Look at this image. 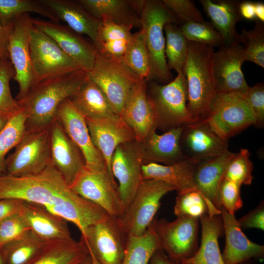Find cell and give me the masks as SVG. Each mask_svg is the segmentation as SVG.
I'll list each match as a JSON object with an SVG mask.
<instances>
[{
	"instance_id": "35",
	"label": "cell",
	"mask_w": 264,
	"mask_h": 264,
	"mask_svg": "<svg viewBox=\"0 0 264 264\" xmlns=\"http://www.w3.org/2000/svg\"><path fill=\"white\" fill-rule=\"evenodd\" d=\"M84 242L72 238L50 241L32 264H79L88 254Z\"/></svg>"
},
{
	"instance_id": "20",
	"label": "cell",
	"mask_w": 264,
	"mask_h": 264,
	"mask_svg": "<svg viewBox=\"0 0 264 264\" xmlns=\"http://www.w3.org/2000/svg\"><path fill=\"white\" fill-rule=\"evenodd\" d=\"M235 153L229 150L221 154L202 160L196 164L193 180L203 197L210 216L221 214L218 191L227 166Z\"/></svg>"
},
{
	"instance_id": "56",
	"label": "cell",
	"mask_w": 264,
	"mask_h": 264,
	"mask_svg": "<svg viewBox=\"0 0 264 264\" xmlns=\"http://www.w3.org/2000/svg\"><path fill=\"white\" fill-rule=\"evenodd\" d=\"M79 264H100L97 260L89 253Z\"/></svg>"
},
{
	"instance_id": "10",
	"label": "cell",
	"mask_w": 264,
	"mask_h": 264,
	"mask_svg": "<svg viewBox=\"0 0 264 264\" xmlns=\"http://www.w3.org/2000/svg\"><path fill=\"white\" fill-rule=\"evenodd\" d=\"M29 47L36 84L82 69L52 38L33 24L30 32Z\"/></svg>"
},
{
	"instance_id": "28",
	"label": "cell",
	"mask_w": 264,
	"mask_h": 264,
	"mask_svg": "<svg viewBox=\"0 0 264 264\" xmlns=\"http://www.w3.org/2000/svg\"><path fill=\"white\" fill-rule=\"evenodd\" d=\"M239 0H199L214 28L222 37L224 44L240 43L237 22L242 20L239 10Z\"/></svg>"
},
{
	"instance_id": "17",
	"label": "cell",
	"mask_w": 264,
	"mask_h": 264,
	"mask_svg": "<svg viewBox=\"0 0 264 264\" xmlns=\"http://www.w3.org/2000/svg\"><path fill=\"white\" fill-rule=\"evenodd\" d=\"M55 119L80 149L87 168L93 171L108 170L104 158L92 141L85 118L74 107L69 98L58 107Z\"/></svg>"
},
{
	"instance_id": "27",
	"label": "cell",
	"mask_w": 264,
	"mask_h": 264,
	"mask_svg": "<svg viewBox=\"0 0 264 264\" xmlns=\"http://www.w3.org/2000/svg\"><path fill=\"white\" fill-rule=\"evenodd\" d=\"M40 0L59 21L66 22L76 33L88 36L93 44L94 43L101 21L89 13L77 0Z\"/></svg>"
},
{
	"instance_id": "30",
	"label": "cell",
	"mask_w": 264,
	"mask_h": 264,
	"mask_svg": "<svg viewBox=\"0 0 264 264\" xmlns=\"http://www.w3.org/2000/svg\"><path fill=\"white\" fill-rule=\"evenodd\" d=\"M89 13L100 21L141 28L140 14L133 0H78Z\"/></svg>"
},
{
	"instance_id": "44",
	"label": "cell",
	"mask_w": 264,
	"mask_h": 264,
	"mask_svg": "<svg viewBox=\"0 0 264 264\" xmlns=\"http://www.w3.org/2000/svg\"><path fill=\"white\" fill-rule=\"evenodd\" d=\"M180 28L188 41L213 47L224 44L222 37L210 22H187L181 24Z\"/></svg>"
},
{
	"instance_id": "39",
	"label": "cell",
	"mask_w": 264,
	"mask_h": 264,
	"mask_svg": "<svg viewBox=\"0 0 264 264\" xmlns=\"http://www.w3.org/2000/svg\"><path fill=\"white\" fill-rule=\"evenodd\" d=\"M123 61L127 67L140 80L149 81V58L141 30L132 34Z\"/></svg>"
},
{
	"instance_id": "61",
	"label": "cell",
	"mask_w": 264,
	"mask_h": 264,
	"mask_svg": "<svg viewBox=\"0 0 264 264\" xmlns=\"http://www.w3.org/2000/svg\"><path fill=\"white\" fill-rule=\"evenodd\" d=\"M0 60H1V59L0 58Z\"/></svg>"
},
{
	"instance_id": "18",
	"label": "cell",
	"mask_w": 264,
	"mask_h": 264,
	"mask_svg": "<svg viewBox=\"0 0 264 264\" xmlns=\"http://www.w3.org/2000/svg\"><path fill=\"white\" fill-rule=\"evenodd\" d=\"M180 147L185 159L196 163L228 150V141L214 132L205 119L183 126Z\"/></svg>"
},
{
	"instance_id": "23",
	"label": "cell",
	"mask_w": 264,
	"mask_h": 264,
	"mask_svg": "<svg viewBox=\"0 0 264 264\" xmlns=\"http://www.w3.org/2000/svg\"><path fill=\"white\" fill-rule=\"evenodd\" d=\"M223 231L225 236V247L222 258L224 264H241L252 258L262 259L264 246L255 243L245 236L234 215L221 207Z\"/></svg>"
},
{
	"instance_id": "3",
	"label": "cell",
	"mask_w": 264,
	"mask_h": 264,
	"mask_svg": "<svg viewBox=\"0 0 264 264\" xmlns=\"http://www.w3.org/2000/svg\"><path fill=\"white\" fill-rule=\"evenodd\" d=\"M214 52L213 46L188 41L182 71L187 83V109L193 122L208 117L218 94L212 69Z\"/></svg>"
},
{
	"instance_id": "43",
	"label": "cell",
	"mask_w": 264,
	"mask_h": 264,
	"mask_svg": "<svg viewBox=\"0 0 264 264\" xmlns=\"http://www.w3.org/2000/svg\"><path fill=\"white\" fill-rule=\"evenodd\" d=\"M250 154L247 149H242L239 153H235L227 166L223 178L241 186L250 185L253 179V166Z\"/></svg>"
},
{
	"instance_id": "38",
	"label": "cell",
	"mask_w": 264,
	"mask_h": 264,
	"mask_svg": "<svg viewBox=\"0 0 264 264\" xmlns=\"http://www.w3.org/2000/svg\"><path fill=\"white\" fill-rule=\"evenodd\" d=\"M164 31L166 35L165 55L168 66L170 70H182L186 59L188 41L176 23L166 24Z\"/></svg>"
},
{
	"instance_id": "32",
	"label": "cell",
	"mask_w": 264,
	"mask_h": 264,
	"mask_svg": "<svg viewBox=\"0 0 264 264\" xmlns=\"http://www.w3.org/2000/svg\"><path fill=\"white\" fill-rule=\"evenodd\" d=\"M132 26L104 21L101 22L93 44L97 52L103 57L123 61L132 36Z\"/></svg>"
},
{
	"instance_id": "34",
	"label": "cell",
	"mask_w": 264,
	"mask_h": 264,
	"mask_svg": "<svg viewBox=\"0 0 264 264\" xmlns=\"http://www.w3.org/2000/svg\"><path fill=\"white\" fill-rule=\"evenodd\" d=\"M31 230L0 248L4 264H32L48 242Z\"/></svg>"
},
{
	"instance_id": "54",
	"label": "cell",
	"mask_w": 264,
	"mask_h": 264,
	"mask_svg": "<svg viewBox=\"0 0 264 264\" xmlns=\"http://www.w3.org/2000/svg\"><path fill=\"white\" fill-rule=\"evenodd\" d=\"M149 264H182L170 258L161 248L156 250L152 255Z\"/></svg>"
},
{
	"instance_id": "52",
	"label": "cell",
	"mask_w": 264,
	"mask_h": 264,
	"mask_svg": "<svg viewBox=\"0 0 264 264\" xmlns=\"http://www.w3.org/2000/svg\"><path fill=\"white\" fill-rule=\"evenodd\" d=\"M11 26L6 27L0 23V58H9L7 48Z\"/></svg>"
},
{
	"instance_id": "26",
	"label": "cell",
	"mask_w": 264,
	"mask_h": 264,
	"mask_svg": "<svg viewBox=\"0 0 264 264\" xmlns=\"http://www.w3.org/2000/svg\"><path fill=\"white\" fill-rule=\"evenodd\" d=\"M22 213L30 228L47 242L72 238L67 221L41 205L23 201Z\"/></svg>"
},
{
	"instance_id": "60",
	"label": "cell",
	"mask_w": 264,
	"mask_h": 264,
	"mask_svg": "<svg viewBox=\"0 0 264 264\" xmlns=\"http://www.w3.org/2000/svg\"><path fill=\"white\" fill-rule=\"evenodd\" d=\"M2 174H5L4 171L0 168V175Z\"/></svg>"
},
{
	"instance_id": "47",
	"label": "cell",
	"mask_w": 264,
	"mask_h": 264,
	"mask_svg": "<svg viewBox=\"0 0 264 264\" xmlns=\"http://www.w3.org/2000/svg\"><path fill=\"white\" fill-rule=\"evenodd\" d=\"M241 185L233 181L223 178L218 191L219 202L227 212L234 215L236 211L242 207Z\"/></svg>"
},
{
	"instance_id": "31",
	"label": "cell",
	"mask_w": 264,
	"mask_h": 264,
	"mask_svg": "<svg viewBox=\"0 0 264 264\" xmlns=\"http://www.w3.org/2000/svg\"><path fill=\"white\" fill-rule=\"evenodd\" d=\"M201 226L200 246L182 264H224L219 245V238L223 230L221 215L205 214L199 218Z\"/></svg>"
},
{
	"instance_id": "49",
	"label": "cell",
	"mask_w": 264,
	"mask_h": 264,
	"mask_svg": "<svg viewBox=\"0 0 264 264\" xmlns=\"http://www.w3.org/2000/svg\"><path fill=\"white\" fill-rule=\"evenodd\" d=\"M255 117V126L263 128L264 125V85L259 83L249 87L243 95Z\"/></svg>"
},
{
	"instance_id": "15",
	"label": "cell",
	"mask_w": 264,
	"mask_h": 264,
	"mask_svg": "<svg viewBox=\"0 0 264 264\" xmlns=\"http://www.w3.org/2000/svg\"><path fill=\"white\" fill-rule=\"evenodd\" d=\"M143 164L141 144L136 140L120 144L113 154L111 171L118 181V192L125 208L143 180Z\"/></svg>"
},
{
	"instance_id": "25",
	"label": "cell",
	"mask_w": 264,
	"mask_h": 264,
	"mask_svg": "<svg viewBox=\"0 0 264 264\" xmlns=\"http://www.w3.org/2000/svg\"><path fill=\"white\" fill-rule=\"evenodd\" d=\"M182 127L162 134L152 132L140 142L143 164L155 163L170 165L185 160L180 147Z\"/></svg>"
},
{
	"instance_id": "40",
	"label": "cell",
	"mask_w": 264,
	"mask_h": 264,
	"mask_svg": "<svg viewBox=\"0 0 264 264\" xmlns=\"http://www.w3.org/2000/svg\"><path fill=\"white\" fill-rule=\"evenodd\" d=\"M245 61L252 62L264 68V23L255 20L254 27L250 30L242 29L239 35Z\"/></svg>"
},
{
	"instance_id": "4",
	"label": "cell",
	"mask_w": 264,
	"mask_h": 264,
	"mask_svg": "<svg viewBox=\"0 0 264 264\" xmlns=\"http://www.w3.org/2000/svg\"><path fill=\"white\" fill-rule=\"evenodd\" d=\"M140 22V30L149 58V81L168 83L172 74L165 55L164 27L169 22H177V20L162 0H145Z\"/></svg>"
},
{
	"instance_id": "1",
	"label": "cell",
	"mask_w": 264,
	"mask_h": 264,
	"mask_svg": "<svg viewBox=\"0 0 264 264\" xmlns=\"http://www.w3.org/2000/svg\"><path fill=\"white\" fill-rule=\"evenodd\" d=\"M15 198L38 204L74 224L81 235L110 215L75 193L51 163L41 172L16 177L0 175V199Z\"/></svg>"
},
{
	"instance_id": "59",
	"label": "cell",
	"mask_w": 264,
	"mask_h": 264,
	"mask_svg": "<svg viewBox=\"0 0 264 264\" xmlns=\"http://www.w3.org/2000/svg\"><path fill=\"white\" fill-rule=\"evenodd\" d=\"M241 264H253L252 263L249 262V261L244 262V263H242Z\"/></svg>"
},
{
	"instance_id": "6",
	"label": "cell",
	"mask_w": 264,
	"mask_h": 264,
	"mask_svg": "<svg viewBox=\"0 0 264 264\" xmlns=\"http://www.w3.org/2000/svg\"><path fill=\"white\" fill-rule=\"evenodd\" d=\"M174 190V187L164 182L143 180L123 214L117 218L122 230L127 235L144 234L154 219L162 197Z\"/></svg>"
},
{
	"instance_id": "37",
	"label": "cell",
	"mask_w": 264,
	"mask_h": 264,
	"mask_svg": "<svg viewBox=\"0 0 264 264\" xmlns=\"http://www.w3.org/2000/svg\"><path fill=\"white\" fill-rule=\"evenodd\" d=\"M30 13H35L60 23L55 14L40 0H0V23L4 27H10L17 18Z\"/></svg>"
},
{
	"instance_id": "55",
	"label": "cell",
	"mask_w": 264,
	"mask_h": 264,
	"mask_svg": "<svg viewBox=\"0 0 264 264\" xmlns=\"http://www.w3.org/2000/svg\"><path fill=\"white\" fill-rule=\"evenodd\" d=\"M255 12L256 20L264 22V3L263 2H255Z\"/></svg>"
},
{
	"instance_id": "13",
	"label": "cell",
	"mask_w": 264,
	"mask_h": 264,
	"mask_svg": "<svg viewBox=\"0 0 264 264\" xmlns=\"http://www.w3.org/2000/svg\"><path fill=\"white\" fill-rule=\"evenodd\" d=\"M76 194L104 210L110 216L119 218L125 207L116 181L107 170L93 171L85 166L70 185Z\"/></svg>"
},
{
	"instance_id": "41",
	"label": "cell",
	"mask_w": 264,
	"mask_h": 264,
	"mask_svg": "<svg viewBox=\"0 0 264 264\" xmlns=\"http://www.w3.org/2000/svg\"><path fill=\"white\" fill-rule=\"evenodd\" d=\"M26 119V115L22 108L9 119L0 132V168L4 172L5 156L17 146L24 134Z\"/></svg>"
},
{
	"instance_id": "48",
	"label": "cell",
	"mask_w": 264,
	"mask_h": 264,
	"mask_svg": "<svg viewBox=\"0 0 264 264\" xmlns=\"http://www.w3.org/2000/svg\"><path fill=\"white\" fill-rule=\"evenodd\" d=\"M30 230L22 210L5 219L0 222V248Z\"/></svg>"
},
{
	"instance_id": "33",
	"label": "cell",
	"mask_w": 264,
	"mask_h": 264,
	"mask_svg": "<svg viewBox=\"0 0 264 264\" xmlns=\"http://www.w3.org/2000/svg\"><path fill=\"white\" fill-rule=\"evenodd\" d=\"M69 99L85 119L119 117L114 113L101 89L89 78Z\"/></svg>"
},
{
	"instance_id": "19",
	"label": "cell",
	"mask_w": 264,
	"mask_h": 264,
	"mask_svg": "<svg viewBox=\"0 0 264 264\" xmlns=\"http://www.w3.org/2000/svg\"><path fill=\"white\" fill-rule=\"evenodd\" d=\"M32 22L35 27L52 38L82 69L88 72L92 69L97 54L93 44L67 25L32 18Z\"/></svg>"
},
{
	"instance_id": "58",
	"label": "cell",
	"mask_w": 264,
	"mask_h": 264,
	"mask_svg": "<svg viewBox=\"0 0 264 264\" xmlns=\"http://www.w3.org/2000/svg\"><path fill=\"white\" fill-rule=\"evenodd\" d=\"M0 264H4L0 252Z\"/></svg>"
},
{
	"instance_id": "42",
	"label": "cell",
	"mask_w": 264,
	"mask_h": 264,
	"mask_svg": "<svg viewBox=\"0 0 264 264\" xmlns=\"http://www.w3.org/2000/svg\"><path fill=\"white\" fill-rule=\"evenodd\" d=\"M15 76V70L8 58L0 62V116L11 118L22 108L19 101L14 99L11 92L10 82Z\"/></svg>"
},
{
	"instance_id": "50",
	"label": "cell",
	"mask_w": 264,
	"mask_h": 264,
	"mask_svg": "<svg viewBox=\"0 0 264 264\" xmlns=\"http://www.w3.org/2000/svg\"><path fill=\"white\" fill-rule=\"evenodd\" d=\"M242 229L264 230V203L263 200L254 209L237 220Z\"/></svg>"
},
{
	"instance_id": "8",
	"label": "cell",
	"mask_w": 264,
	"mask_h": 264,
	"mask_svg": "<svg viewBox=\"0 0 264 264\" xmlns=\"http://www.w3.org/2000/svg\"><path fill=\"white\" fill-rule=\"evenodd\" d=\"M51 163L50 127L25 131L14 153L5 160V174L16 177L32 175Z\"/></svg>"
},
{
	"instance_id": "16",
	"label": "cell",
	"mask_w": 264,
	"mask_h": 264,
	"mask_svg": "<svg viewBox=\"0 0 264 264\" xmlns=\"http://www.w3.org/2000/svg\"><path fill=\"white\" fill-rule=\"evenodd\" d=\"M244 61L239 43L224 44L214 52L212 69L218 93L245 94L250 87L242 70Z\"/></svg>"
},
{
	"instance_id": "2",
	"label": "cell",
	"mask_w": 264,
	"mask_h": 264,
	"mask_svg": "<svg viewBox=\"0 0 264 264\" xmlns=\"http://www.w3.org/2000/svg\"><path fill=\"white\" fill-rule=\"evenodd\" d=\"M88 78L87 71L78 69L35 85L19 101L26 117L25 131L49 127L60 105L74 94Z\"/></svg>"
},
{
	"instance_id": "12",
	"label": "cell",
	"mask_w": 264,
	"mask_h": 264,
	"mask_svg": "<svg viewBox=\"0 0 264 264\" xmlns=\"http://www.w3.org/2000/svg\"><path fill=\"white\" fill-rule=\"evenodd\" d=\"M32 25L30 14H23L14 21L8 37L7 50L15 70L13 79L19 86V92L15 99L18 101L24 98L36 85L29 47Z\"/></svg>"
},
{
	"instance_id": "51",
	"label": "cell",
	"mask_w": 264,
	"mask_h": 264,
	"mask_svg": "<svg viewBox=\"0 0 264 264\" xmlns=\"http://www.w3.org/2000/svg\"><path fill=\"white\" fill-rule=\"evenodd\" d=\"M23 201L15 198L0 199V222L21 211Z\"/></svg>"
},
{
	"instance_id": "53",
	"label": "cell",
	"mask_w": 264,
	"mask_h": 264,
	"mask_svg": "<svg viewBox=\"0 0 264 264\" xmlns=\"http://www.w3.org/2000/svg\"><path fill=\"white\" fill-rule=\"evenodd\" d=\"M239 10L242 19L247 20H256L255 2L242 1L239 5Z\"/></svg>"
},
{
	"instance_id": "5",
	"label": "cell",
	"mask_w": 264,
	"mask_h": 264,
	"mask_svg": "<svg viewBox=\"0 0 264 264\" xmlns=\"http://www.w3.org/2000/svg\"><path fill=\"white\" fill-rule=\"evenodd\" d=\"M176 72V78L166 84L152 81L147 88L156 129L165 132L193 122L187 109L186 80L182 70Z\"/></svg>"
},
{
	"instance_id": "24",
	"label": "cell",
	"mask_w": 264,
	"mask_h": 264,
	"mask_svg": "<svg viewBox=\"0 0 264 264\" xmlns=\"http://www.w3.org/2000/svg\"><path fill=\"white\" fill-rule=\"evenodd\" d=\"M147 81H141L131 89L120 117L132 129L135 139L142 142L156 127L147 95Z\"/></svg>"
},
{
	"instance_id": "9",
	"label": "cell",
	"mask_w": 264,
	"mask_h": 264,
	"mask_svg": "<svg viewBox=\"0 0 264 264\" xmlns=\"http://www.w3.org/2000/svg\"><path fill=\"white\" fill-rule=\"evenodd\" d=\"M151 225L161 249L172 259L181 263L198 250V219L179 217L170 221L155 218Z\"/></svg>"
},
{
	"instance_id": "14",
	"label": "cell",
	"mask_w": 264,
	"mask_h": 264,
	"mask_svg": "<svg viewBox=\"0 0 264 264\" xmlns=\"http://www.w3.org/2000/svg\"><path fill=\"white\" fill-rule=\"evenodd\" d=\"M128 235L122 230L117 218L107 219L88 226L81 235L88 253L100 264H121Z\"/></svg>"
},
{
	"instance_id": "45",
	"label": "cell",
	"mask_w": 264,
	"mask_h": 264,
	"mask_svg": "<svg viewBox=\"0 0 264 264\" xmlns=\"http://www.w3.org/2000/svg\"><path fill=\"white\" fill-rule=\"evenodd\" d=\"M174 212L177 217H190L198 219L208 213L203 197L197 190L177 193Z\"/></svg>"
},
{
	"instance_id": "11",
	"label": "cell",
	"mask_w": 264,
	"mask_h": 264,
	"mask_svg": "<svg viewBox=\"0 0 264 264\" xmlns=\"http://www.w3.org/2000/svg\"><path fill=\"white\" fill-rule=\"evenodd\" d=\"M205 120L212 131L226 141L255 123L244 96L237 93H218Z\"/></svg>"
},
{
	"instance_id": "7",
	"label": "cell",
	"mask_w": 264,
	"mask_h": 264,
	"mask_svg": "<svg viewBox=\"0 0 264 264\" xmlns=\"http://www.w3.org/2000/svg\"><path fill=\"white\" fill-rule=\"evenodd\" d=\"M88 76L102 91L115 114L120 117L132 88L141 81L123 61L106 58L97 52L92 69Z\"/></svg>"
},
{
	"instance_id": "21",
	"label": "cell",
	"mask_w": 264,
	"mask_h": 264,
	"mask_svg": "<svg viewBox=\"0 0 264 264\" xmlns=\"http://www.w3.org/2000/svg\"><path fill=\"white\" fill-rule=\"evenodd\" d=\"M51 162L70 185L85 166L83 154L55 119L50 126Z\"/></svg>"
},
{
	"instance_id": "36",
	"label": "cell",
	"mask_w": 264,
	"mask_h": 264,
	"mask_svg": "<svg viewBox=\"0 0 264 264\" xmlns=\"http://www.w3.org/2000/svg\"><path fill=\"white\" fill-rule=\"evenodd\" d=\"M160 248L159 243L151 225L142 235H128L121 264H149L154 252Z\"/></svg>"
},
{
	"instance_id": "57",
	"label": "cell",
	"mask_w": 264,
	"mask_h": 264,
	"mask_svg": "<svg viewBox=\"0 0 264 264\" xmlns=\"http://www.w3.org/2000/svg\"><path fill=\"white\" fill-rule=\"evenodd\" d=\"M10 118L6 117L0 116V132L5 126Z\"/></svg>"
},
{
	"instance_id": "29",
	"label": "cell",
	"mask_w": 264,
	"mask_h": 264,
	"mask_svg": "<svg viewBox=\"0 0 264 264\" xmlns=\"http://www.w3.org/2000/svg\"><path fill=\"white\" fill-rule=\"evenodd\" d=\"M196 164L185 159L170 165L155 163L143 164L142 178L143 180L154 179L168 183L174 187L177 193L198 191L193 180Z\"/></svg>"
},
{
	"instance_id": "46",
	"label": "cell",
	"mask_w": 264,
	"mask_h": 264,
	"mask_svg": "<svg viewBox=\"0 0 264 264\" xmlns=\"http://www.w3.org/2000/svg\"><path fill=\"white\" fill-rule=\"evenodd\" d=\"M165 6L175 16L177 22L181 24L187 22H205L201 13L191 0H162Z\"/></svg>"
},
{
	"instance_id": "22",
	"label": "cell",
	"mask_w": 264,
	"mask_h": 264,
	"mask_svg": "<svg viewBox=\"0 0 264 264\" xmlns=\"http://www.w3.org/2000/svg\"><path fill=\"white\" fill-rule=\"evenodd\" d=\"M85 120L92 141L104 158L110 178L115 181L110 168L113 154L120 144L136 140L134 133L120 117Z\"/></svg>"
}]
</instances>
